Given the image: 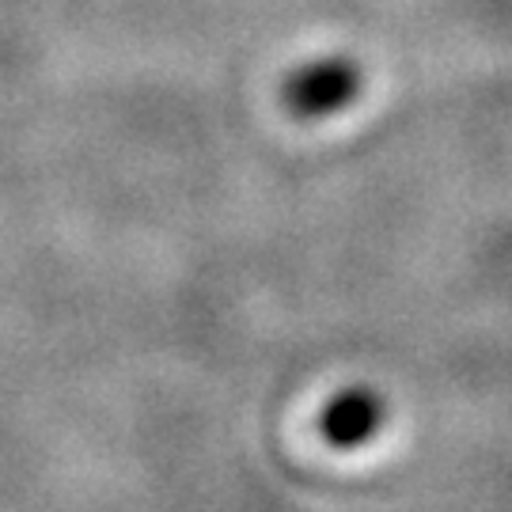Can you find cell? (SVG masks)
<instances>
[{
  "label": "cell",
  "instance_id": "obj_1",
  "mask_svg": "<svg viewBox=\"0 0 512 512\" xmlns=\"http://www.w3.org/2000/svg\"><path fill=\"white\" fill-rule=\"evenodd\" d=\"M361 65L349 61V57H319L308 61L293 73L285 76L281 84V103L293 118L315 122V118H327L338 114L342 107H349L357 95H361Z\"/></svg>",
  "mask_w": 512,
  "mask_h": 512
},
{
  "label": "cell",
  "instance_id": "obj_2",
  "mask_svg": "<svg viewBox=\"0 0 512 512\" xmlns=\"http://www.w3.org/2000/svg\"><path fill=\"white\" fill-rule=\"evenodd\" d=\"M380 425H384V403L368 387H353V391L334 395L319 414V433L334 448H361Z\"/></svg>",
  "mask_w": 512,
  "mask_h": 512
}]
</instances>
